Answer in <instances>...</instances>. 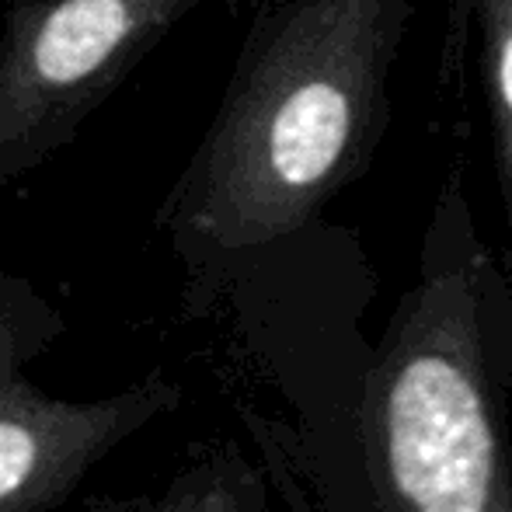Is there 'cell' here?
<instances>
[{
  "mask_svg": "<svg viewBox=\"0 0 512 512\" xmlns=\"http://www.w3.org/2000/svg\"><path fill=\"white\" fill-rule=\"evenodd\" d=\"M199 0H18L0 39V178L35 168Z\"/></svg>",
  "mask_w": 512,
  "mask_h": 512,
  "instance_id": "3957f363",
  "label": "cell"
},
{
  "mask_svg": "<svg viewBox=\"0 0 512 512\" xmlns=\"http://www.w3.org/2000/svg\"><path fill=\"white\" fill-rule=\"evenodd\" d=\"M488 258L460 175L443 182L415 286L366 373L373 512H512V474L485 366Z\"/></svg>",
  "mask_w": 512,
  "mask_h": 512,
  "instance_id": "7a4b0ae2",
  "label": "cell"
},
{
  "mask_svg": "<svg viewBox=\"0 0 512 512\" xmlns=\"http://www.w3.org/2000/svg\"><path fill=\"white\" fill-rule=\"evenodd\" d=\"M35 443L21 425L0 422V499L32 474Z\"/></svg>",
  "mask_w": 512,
  "mask_h": 512,
  "instance_id": "5b68a950",
  "label": "cell"
},
{
  "mask_svg": "<svg viewBox=\"0 0 512 512\" xmlns=\"http://www.w3.org/2000/svg\"><path fill=\"white\" fill-rule=\"evenodd\" d=\"M411 0H279L248 35L182 203L223 248L304 227L370 164Z\"/></svg>",
  "mask_w": 512,
  "mask_h": 512,
  "instance_id": "6da1fadb",
  "label": "cell"
},
{
  "mask_svg": "<svg viewBox=\"0 0 512 512\" xmlns=\"http://www.w3.org/2000/svg\"><path fill=\"white\" fill-rule=\"evenodd\" d=\"M457 28L478 39L481 84H485L492 157L512 220V0H450Z\"/></svg>",
  "mask_w": 512,
  "mask_h": 512,
  "instance_id": "277c9868",
  "label": "cell"
}]
</instances>
